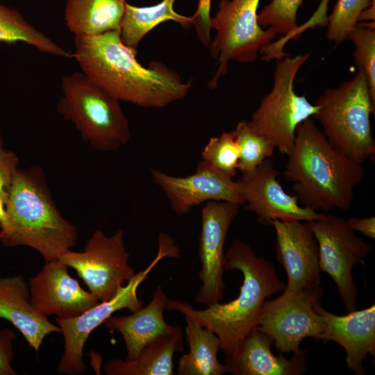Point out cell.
<instances>
[{"label":"cell","instance_id":"6da1fadb","mask_svg":"<svg viewBox=\"0 0 375 375\" xmlns=\"http://www.w3.org/2000/svg\"><path fill=\"white\" fill-rule=\"evenodd\" d=\"M73 58L90 81L118 100L144 108H162L184 98L191 82L165 64L137 60V51L126 46L119 31L74 37Z\"/></svg>","mask_w":375,"mask_h":375},{"label":"cell","instance_id":"7a4b0ae2","mask_svg":"<svg viewBox=\"0 0 375 375\" xmlns=\"http://www.w3.org/2000/svg\"><path fill=\"white\" fill-rule=\"evenodd\" d=\"M225 269H238L243 275L237 298L225 303H216L203 310L167 299L165 309L177 311L211 330L220 342L225 357L239 349L249 333L257 327L263 303L272 295L285 290L274 266L257 256L248 244L235 239L225 253Z\"/></svg>","mask_w":375,"mask_h":375},{"label":"cell","instance_id":"3957f363","mask_svg":"<svg viewBox=\"0 0 375 375\" xmlns=\"http://www.w3.org/2000/svg\"><path fill=\"white\" fill-rule=\"evenodd\" d=\"M283 172L301 205L328 213L348 211L364 178L362 164L332 146L310 117L298 126Z\"/></svg>","mask_w":375,"mask_h":375},{"label":"cell","instance_id":"277c9868","mask_svg":"<svg viewBox=\"0 0 375 375\" xmlns=\"http://www.w3.org/2000/svg\"><path fill=\"white\" fill-rule=\"evenodd\" d=\"M6 206L8 224L0 229L4 246L31 247L47 262L59 258L76 244L77 229L61 215L39 167L17 169Z\"/></svg>","mask_w":375,"mask_h":375},{"label":"cell","instance_id":"5b68a950","mask_svg":"<svg viewBox=\"0 0 375 375\" xmlns=\"http://www.w3.org/2000/svg\"><path fill=\"white\" fill-rule=\"evenodd\" d=\"M315 105L317 111L313 117L332 146L360 164L374 156L370 115L374 114L375 103L363 72L337 88L326 89Z\"/></svg>","mask_w":375,"mask_h":375},{"label":"cell","instance_id":"8992f818","mask_svg":"<svg viewBox=\"0 0 375 375\" xmlns=\"http://www.w3.org/2000/svg\"><path fill=\"white\" fill-rule=\"evenodd\" d=\"M61 89L57 110L74 125L85 142L101 151H115L127 144L129 123L118 100L81 72L63 76Z\"/></svg>","mask_w":375,"mask_h":375},{"label":"cell","instance_id":"52a82bcc","mask_svg":"<svg viewBox=\"0 0 375 375\" xmlns=\"http://www.w3.org/2000/svg\"><path fill=\"white\" fill-rule=\"evenodd\" d=\"M309 56L307 53L278 60L272 88L261 99L249 121L252 128L281 154L290 153L298 126L317 111L315 104L297 94L294 89V78Z\"/></svg>","mask_w":375,"mask_h":375},{"label":"cell","instance_id":"ba28073f","mask_svg":"<svg viewBox=\"0 0 375 375\" xmlns=\"http://www.w3.org/2000/svg\"><path fill=\"white\" fill-rule=\"evenodd\" d=\"M158 242V252L154 259L145 269L136 273L112 299L99 301L76 317H56L64 338V352L57 369L59 373L83 374L87 369L83 360V348L92 331L118 310L127 308L134 312L143 306L137 293L139 285L162 259L180 256L178 247L169 235L159 233Z\"/></svg>","mask_w":375,"mask_h":375},{"label":"cell","instance_id":"9c48e42d","mask_svg":"<svg viewBox=\"0 0 375 375\" xmlns=\"http://www.w3.org/2000/svg\"><path fill=\"white\" fill-rule=\"evenodd\" d=\"M260 0H221L218 10L211 17L210 26L216 31L209 48L217 60V69L208 88H217L219 79L228 72V63H251L261 50L273 42L276 33L264 30L258 24Z\"/></svg>","mask_w":375,"mask_h":375},{"label":"cell","instance_id":"30bf717a","mask_svg":"<svg viewBox=\"0 0 375 375\" xmlns=\"http://www.w3.org/2000/svg\"><path fill=\"white\" fill-rule=\"evenodd\" d=\"M59 259L76 272L99 301L112 299L136 274L128 263L122 229L111 236L95 230L82 251L69 249Z\"/></svg>","mask_w":375,"mask_h":375},{"label":"cell","instance_id":"8fae6325","mask_svg":"<svg viewBox=\"0 0 375 375\" xmlns=\"http://www.w3.org/2000/svg\"><path fill=\"white\" fill-rule=\"evenodd\" d=\"M283 292L263 303L257 328L272 339L279 351L295 353L304 339L318 340L325 329L323 319L315 310L324 290L319 285Z\"/></svg>","mask_w":375,"mask_h":375},{"label":"cell","instance_id":"7c38bea8","mask_svg":"<svg viewBox=\"0 0 375 375\" xmlns=\"http://www.w3.org/2000/svg\"><path fill=\"white\" fill-rule=\"evenodd\" d=\"M308 223L318 243L320 270L335 282L345 310H356L358 290L352 268L363 263L372 247L357 236L345 219L335 215L322 212Z\"/></svg>","mask_w":375,"mask_h":375},{"label":"cell","instance_id":"4fadbf2b","mask_svg":"<svg viewBox=\"0 0 375 375\" xmlns=\"http://www.w3.org/2000/svg\"><path fill=\"white\" fill-rule=\"evenodd\" d=\"M240 206L235 202L210 201L201 209L198 256L201 263L199 276L202 285L195 301L206 307L219 302L223 297L226 287L224 247Z\"/></svg>","mask_w":375,"mask_h":375},{"label":"cell","instance_id":"5bb4252c","mask_svg":"<svg viewBox=\"0 0 375 375\" xmlns=\"http://www.w3.org/2000/svg\"><path fill=\"white\" fill-rule=\"evenodd\" d=\"M151 174L153 182L167 198L172 211L178 215L210 201L244 204L239 182L203 160L197 165L194 174L185 176H175L156 169L151 170Z\"/></svg>","mask_w":375,"mask_h":375},{"label":"cell","instance_id":"9a60e30c","mask_svg":"<svg viewBox=\"0 0 375 375\" xmlns=\"http://www.w3.org/2000/svg\"><path fill=\"white\" fill-rule=\"evenodd\" d=\"M279 175L269 158L252 172L242 174L238 182L245 208L265 225H271L275 220L310 222L318 219L322 212L303 206L296 196L287 193L277 180Z\"/></svg>","mask_w":375,"mask_h":375},{"label":"cell","instance_id":"2e32d148","mask_svg":"<svg viewBox=\"0 0 375 375\" xmlns=\"http://www.w3.org/2000/svg\"><path fill=\"white\" fill-rule=\"evenodd\" d=\"M276 253L287 274L285 290L317 287L321 283L317 241L308 222L275 220Z\"/></svg>","mask_w":375,"mask_h":375},{"label":"cell","instance_id":"e0dca14e","mask_svg":"<svg viewBox=\"0 0 375 375\" xmlns=\"http://www.w3.org/2000/svg\"><path fill=\"white\" fill-rule=\"evenodd\" d=\"M28 285L33 305L47 317H74L99 302L69 274L59 258L47 261Z\"/></svg>","mask_w":375,"mask_h":375},{"label":"cell","instance_id":"ac0fdd59","mask_svg":"<svg viewBox=\"0 0 375 375\" xmlns=\"http://www.w3.org/2000/svg\"><path fill=\"white\" fill-rule=\"evenodd\" d=\"M326 327L318 340L333 341L345 351V362L355 374H366L362 362L375 356V305L345 315H337L325 310L321 303L315 306Z\"/></svg>","mask_w":375,"mask_h":375},{"label":"cell","instance_id":"d6986e66","mask_svg":"<svg viewBox=\"0 0 375 375\" xmlns=\"http://www.w3.org/2000/svg\"><path fill=\"white\" fill-rule=\"evenodd\" d=\"M272 339L257 327L244 338L239 349L225 357L227 373L233 375H302L307 368L306 352L300 349L290 358L274 355Z\"/></svg>","mask_w":375,"mask_h":375},{"label":"cell","instance_id":"ffe728a7","mask_svg":"<svg viewBox=\"0 0 375 375\" xmlns=\"http://www.w3.org/2000/svg\"><path fill=\"white\" fill-rule=\"evenodd\" d=\"M0 318L17 328L36 352L47 335L61 333L59 326L33 305L28 281L19 274L0 276Z\"/></svg>","mask_w":375,"mask_h":375},{"label":"cell","instance_id":"44dd1931","mask_svg":"<svg viewBox=\"0 0 375 375\" xmlns=\"http://www.w3.org/2000/svg\"><path fill=\"white\" fill-rule=\"evenodd\" d=\"M167 299L158 286L146 306L129 315H112L104 322L103 324L108 329L116 331L122 335L126 349L125 360L135 359L148 343L173 327L163 316Z\"/></svg>","mask_w":375,"mask_h":375},{"label":"cell","instance_id":"7402d4cb","mask_svg":"<svg viewBox=\"0 0 375 375\" xmlns=\"http://www.w3.org/2000/svg\"><path fill=\"white\" fill-rule=\"evenodd\" d=\"M183 350L182 330L173 326L148 343L135 359L109 360L104 371L107 375H172L174 353Z\"/></svg>","mask_w":375,"mask_h":375},{"label":"cell","instance_id":"603a6c76","mask_svg":"<svg viewBox=\"0 0 375 375\" xmlns=\"http://www.w3.org/2000/svg\"><path fill=\"white\" fill-rule=\"evenodd\" d=\"M126 0H67L64 20L74 37L119 31Z\"/></svg>","mask_w":375,"mask_h":375},{"label":"cell","instance_id":"cb8c5ba5","mask_svg":"<svg viewBox=\"0 0 375 375\" xmlns=\"http://www.w3.org/2000/svg\"><path fill=\"white\" fill-rule=\"evenodd\" d=\"M185 319V334L189 351L178 358L177 374L222 375L227 373L226 367L217 358L220 342L217 335L193 319L187 316Z\"/></svg>","mask_w":375,"mask_h":375},{"label":"cell","instance_id":"d4e9b609","mask_svg":"<svg viewBox=\"0 0 375 375\" xmlns=\"http://www.w3.org/2000/svg\"><path fill=\"white\" fill-rule=\"evenodd\" d=\"M176 0H162L150 6H135L127 3L121 22L119 34L122 42L138 51L141 40L153 28L166 21H174L184 28L192 26V17L176 12Z\"/></svg>","mask_w":375,"mask_h":375},{"label":"cell","instance_id":"484cf974","mask_svg":"<svg viewBox=\"0 0 375 375\" xmlns=\"http://www.w3.org/2000/svg\"><path fill=\"white\" fill-rule=\"evenodd\" d=\"M24 42L40 51L73 58L71 53L28 22L15 8L0 3V44Z\"/></svg>","mask_w":375,"mask_h":375},{"label":"cell","instance_id":"4316f807","mask_svg":"<svg viewBox=\"0 0 375 375\" xmlns=\"http://www.w3.org/2000/svg\"><path fill=\"white\" fill-rule=\"evenodd\" d=\"M303 0H272L258 12V21L263 28H272L276 34L283 35L262 49V58L266 61L286 56L283 48L298 27L297 15Z\"/></svg>","mask_w":375,"mask_h":375},{"label":"cell","instance_id":"83f0119b","mask_svg":"<svg viewBox=\"0 0 375 375\" xmlns=\"http://www.w3.org/2000/svg\"><path fill=\"white\" fill-rule=\"evenodd\" d=\"M232 133L240 150L238 170L242 174L252 172L273 155L274 145L257 133L249 122H239Z\"/></svg>","mask_w":375,"mask_h":375},{"label":"cell","instance_id":"f1b7e54d","mask_svg":"<svg viewBox=\"0 0 375 375\" xmlns=\"http://www.w3.org/2000/svg\"><path fill=\"white\" fill-rule=\"evenodd\" d=\"M374 0H338L327 17L326 38L339 44L357 27L362 13L374 4Z\"/></svg>","mask_w":375,"mask_h":375},{"label":"cell","instance_id":"f546056e","mask_svg":"<svg viewBox=\"0 0 375 375\" xmlns=\"http://www.w3.org/2000/svg\"><path fill=\"white\" fill-rule=\"evenodd\" d=\"M240 147L232 131L212 137L201 151L202 160L233 178L237 173Z\"/></svg>","mask_w":375,"mask_h":375},{"label":"cell","instance_id":"4dcf8cb0","mask_svg":"<svg viewBox=\"0 0 375 375\" xmlns=\"http://www.w3.org/2000/svg\"><path fill=\"white\" fill-rule=\"evenodd\" d=\"M355 45V65L358 71L365 74L372 99L375 103V30L374 24L369 26L358 24L348 35Z\"/></svg>","mask_w":375,"mask_h":375},{"label":"cell","instance_id":"1f68e13d","mask_svg":"<svg viewBox=\"0 0 375 375\" xmlns=\"http://www.w3.org/2000/svg\"><path fill=\"white\" fill-rule=\"evenodd\" d=\"M211 0H198V5L192 17V25L194 26L198 38L206 47L211 42L210 33Z\"/></svg>","mask_w":375,"mask_h":375},{"label":"cell","instance_id":"d6a6232c","mask_svg":"<svg viewBox=\"0 0 375 375\" xmlns=\"http://www.w3.org/2000/svg\"><path fill=\"white\" fill-rule=\"evenodd\" d=\"M18 164L19 158L13 151L6 149L0 151V196L6 201Z\"/></svg>","mask_w":375,"mask_h":375},{"label":"cell","instance_id":"836d02e7","mask_svg":"<svg viewBox=\"0 0 375 375\" xmlns=\"http://www.w3.org/2000/svg\"><path fill=\"white\" fill-rule=\"evenodd\" d=\"M17 336L15 331L8 328L0 329V375H16L12 366L14 358L13 341Z\"/></svg>","mask_w":375,"mask_h":375},{"label":"cell","instance_id":"e575fe53","mask_svg":"<svg viewBox=\"0 0 375 375\" xmlns=\"http://www.w3.org/2000/svg\"><path fill=\"white\" fill-rule=\"evenodd\" d=\"M329 1L321 0L317 9L311 18L301 26H298L294 33V36L298 37L306 28L316 26H325L327 24V9Z\"/></svg>","mask_w":375,"mask_h":375},{"label":"cell","instance_id":"d590c367","mask_svg":"<svg viewBox=\"0 0 375 375\" xmlns=\"http://www.w3.org/2000/svg\"><path fill=\"white\" fill-rule=\"evenodd\" d=\"M349 226L354 231H357L365 236L375 238V217H349L346 220Z\"/></svg>","mask_w":375,"mask_h":375},{"label":"cell","instance_id":"8d00e7d4","mask_svg":"<svg viewBox=\"0 0 375 375\" xmlns=\"http://www.w3.org/2000/svg\"><path fill=\"white\" fill-rule=\"evenodd\" d=\"M6 205V201L0 196V229L5 228L8 224V215Z\"/></svg>","mask_w":375,"mask_h":375},{"label":"cell","instance_id":"74e56055","mask_svg":"<svg viewBox=\"0 0 375 375\" xmlns=\"http://www.w3.org/2000/svg\"><path fill=\"white\" fill-rule=\"evenodd\" d=\"M3 149H4V148H3V140L1 132V130H0V151L3 150Z\"/></svg>","mask_w":375,"mask_h":375}]
</instances>
